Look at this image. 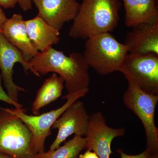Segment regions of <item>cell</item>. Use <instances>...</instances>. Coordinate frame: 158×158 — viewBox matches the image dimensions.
<instances>
[{
  "mask_svg": "<svg viewBox=\"0 0 158 158\" xmlns=\"http://www.w3.org/2000/svg\"><path fill=\"white\" fill-rule=\"evenodd\" d=\"M29 62L36 76L40 77L52 72L64 79L68 93L62 99L79 90L89 88L90 67L83 54L73 52L67 56L52 47L44 52H38Z\"/></svg>",
  "mask_w": 158,
  "mask_h": 158,
  "instance_id": "1",
  "label": "cell"
},
{
  "mask_svg": "<svg viewBox=\"0 0 158 158\" xmlns=\"http://www.w3.org/2000/svg\"><path fill=\"white\" fill-rule=\"evenodd\" d=\"M121 7L119 0H83L69 36L87 40L113 32L118 25Z\"/></svg>",
  "mask_w": 158,
  "mask_h": 158,
  "instance_id": "2",
  "label": "cell"
},
{
  "mask_svg": "<svg viewBox=\"0 0 158 158\" xmlns=\"http://www.w3.org/2000/svg\"><path fill=\"white\" fill-rule=\"evenodd\" d=\"M128 53L127 46L105 33L86 40L83 56L89 67L105 76L118 71Z\"/></svg>",
  "mask_w": 158,
  "mask_h": 158,
  "instance_id": "3",
  "label": "cell"
},
{
  "mask_svg": "<svg viewBox=\"0 0 158 158\" xmlns=\"http://www.w3.org/2000/svg\"><path fill=\"white\" fill-rule=\"evenodd\" d=\"M158 101V95L146 93L130 83L123 95V103L138 116L144 126L146 149L152 158H158V128L155 122Z\"/></svg>",
  "mask_w": 158,
  "mask_h": 158,
  "instance_id": "4",
  "label": "cell"
},
{
  "mask_svg": "<svg viewBox=\"0 0 158 158\" xmlns=\"http://www.w3.org/2000/svg\"><path fill=\"white\" fill-rule=\"evenodd\" d=\"M31 131L8 108L0 107V152L13 158H35Z\"/></svg>",
  "mask_w": 158,
  "mask_h": 158,
  "instance_id": "5",
  "label": "cell"
},
{
  "mask_svg": "<svg viewBox=\"0 0 158 158\" xmlns=\"http://www.w3.org/2000/svg\"><path fill=\"white\" fill-rule=\"evenodd\" d=\"M89 91V88L79 90L65 98L67 101L60 108L37 116L27 115L23 108H8L9 112L19 117L31 131V149L35 155L45 152V141L52 135L51 128L55 121L73 103L85 96Z\"/></svg>",
  "mask_w": 158,
  "mask_h": 158,
  "instance_id": "6",
  "label": "cell"
},
{
  "mask_svg": "<svg viewBox=\"0 0 158 158\" xmlns=\"http://www.w3.org/2000/svg\"><path fill=\"white\" fill-rule=\"evenodd\" d=\"M128 83L149 94L158 95V55L127 54L118 68Z\"/></svg>",
  "mask_w": 158,
  "mask_h": 158,
  "instance_id": "7",
  "label": "cell"
},
{
  "mask_svg": "<svg viewBox=\"0 0 158 158\" xmlns=\"http://www.w3.org/2000/svg\"><path fill=\"white\" fill-rule=\"evenodd\" d=\"M125 133L124 128L108 126L101 112L92 113L89 115V125L85 135L86 148L93 151L99 158H110L113 139L124 135Z\"/></svg>",
  "mask_w": 158,
  "mask_h": 158,
  "instance_id": "8",
  "label": "cell"
},
{
  "mask_svg": "<svg viewBox=\"0 0 158 158\" xmlns=\"http://www.w3.org/2000/svg\"><path fill=\"white\" fill-rule=\"evenodd\" d=\"M89 115L83 102L77 100L69 106L55 121L52 129H58L56 138L50 147L54 150L69 136H85L89 125Z\"/></svg>",
  "mask_w": 158,
  "mask_h": 158,
  "instance_id": "9",
  "label": "cell"
},
{
  "mask_svg": "<svg viewBox=\"0 0 158 158\" xmlns=\"http://www.w3.org/2000/svg\"><path fill=\"white\" fill-rule=\"evenodd\" d=\"M18 63L22 65L26 74L30 70L34 74L31 63L26 61L20 51L9 43L0 33V70L2 81L9 97L19 103V92H25L26 90L16 85L13 81V68Z\"/></svg>",
  "mask_w": 158,
  "mask_h": 158,
  "instance_id": "10",
  "label": "cell"
},
{
  "mask_svg": "<svg viewBox=\"0 0 158 158\" xmlns=\"http://www.w3.org/2000/svg\"><path fill=\"white\" fill-rule=\"evenodd\" d=\"M33 2L38 9L37 15L59 31L65 23L73 20L80 7L77 0H32Z\"/></svg>",
  "mask_w": 158,
  "mask_h": 158,
  "instance_id": "11",
  "label": "cell"
},
{
  "mask_svg": "<svg viewBox=\"0 0 158 158\" xmlns=\"http://www.w3.org/2000/svg\"><path fill=\"white\" fill-rule=\"evenodd\" d=\"M132 28L123 44L127 46L129 53L158 55V20L141 23Z\"/></svg>",
  "mask_w": 158,
  "mask_h": 158,
  "instance_id": "12",
  "label": "cell"
},
{
  "mask_svg": "<svg viewBox=\"0 0 158 158\" xmlns=\"http://www.w3.org/2000/svg\"><path fill=\"white\" fill-rule=\"evenodd\" d=\"M2 34L9 43L17 48L27 62L38 52L29 38L25 20L20 14H15L6 21L2 29Z\"/></svg>",
  "mask_w": 158,
  "mask_h": 158,
  "instance_id": "13",
  "label": "cell"
},
{
  "mask_svg": "<svg viewBox=\"0 0 158 158\" xmlns=\"http://www.w3.org/2000/svg\"><path fill=\"white\" fill-rule=\"evenodd\" d=\"M25 23L29 38L38 52H44L60 41L59 29L49 24L38 15L25 20Z\"/></svg>",
  "mask_w": 158,
  "mask_h": 158,
  "instance_id": "14",
  "label": "cell"
},
{
  "mask_svg": "<svg viewBox=\"0 0 158 158\" xmlns=\"http://www.w3.org/2000/svg\"><path fill=\"white\" fill-rule=\"evenodd\" d=\"M125 10V24L133 27L158 20L156 0H123Z\"/></svg>",
  "mask_w": 158,
  "mask_h": 158,
  "instance_id": "15",
  "label": "cell"
},
{
  "mask_svg": "<svg viewBox=\"0 0 158 158\" xmlns=\"http://www.w3.org/2000/svg\"><path fill=\"white\" fill-rule=\"evenodd\" d=\"M64 82L62 77L55 73L45 80L37 91L32 104L31 112L33 115H39L41 108L56 101L62 96Z\"/></svg>",
  "mask_w": 158,
  "mask_h": 158,
  "instance_id": "16",
  "label": "cell"
},
{
  "mask_svg": "<svg viewBox=\"0 0 158 158\" xmlns=\"http://www.w3.org/2000/svg\"><path fill=\"white\" fill-rule=\"evenodd\" d=\"M86 147L85 138L75 135L63 146L54 150L37 154L35 158H79L80 153Z\"/></svg>",
  "mask_w": 158,
  "mask_h": 158,
  "instance_id": "17",
  "label": "cell"
},
{
  "mask_svg": "<svg viewBox=\"0 0 158 158\" xmlns=\"http://www.w3.org/2000/svg\"><path fill=\"white\" fill-rule=\"evenodd\" d=\"M2 75L0 73V101L5 102L9 105H12L16 109L23 108L22 105L20 104L19 102H16L9 97L7 93L3 89L2 86Z\"/></svg>",
  "mask_w": 158,
  "mask_h": 158,
  "instance_id": "18",
  "label": "cell"
},
{
  "mask_svg": "<svg viewBox=\"0 0 158 158\" xmlns=\"http://www.w3.org/2000/svg\"><path fill=\"white\" fill-rule=\"evenodd\" d=\"M117 152L120 154L121 158H152L146 149L143 152L136 155L127 154L123 152V150L121 149H117Z\"/></svg>",
  "mask_w": 158,
  "mask_h": 158,
  "instance_id": "19",
  "label": "cell"
},
{
  "mask_svg": "<svg viewBox=\"0 0 158 158\" xmlns=\"http://www.w3.org/2000/svg\"><path fill=\"white\" fill-rule=\"evenodd\" d=\"M20 8L24 11L31 10L32 8V0H18Z\"/></svg>",
  "mask_w": 158,
  "mask_h": 158,
  "instance_id": "20",
  "label": "cell"
},
{
  "mask_svg": "<svg viewBox=\"0 0 158 158\" xmlns=\"http://www.w3.org/2000/svg\"><path fill=\"white\" fill-rule=\"evenodd\" d=\"M18 0H0V6L4 9L14 8L18 3Z\"/></svg>",
  "mask_w": 158,
  "mask_h": 158,
  "instance_id": "21",
  "label": "cell"
},
{
  "mask_svg": "<svg viewBox=\"0 0 158 158\" xmlns=\"http://www.w3.org/2000/svg\"><path fill=\"white\" fill-rule=\"evenodd\" d=\"M7 19L8 18L6 17L5 11H3L2 7L0 6V33H2L3 26Z\"/></svg>",
  "mask_w": 158,
  "mask_h": 158,
  "instance_id": "22",
  "label": "cell"
},
{
  "mask_svg": "<svg viewBox=\"0 0 158 158\" xmlns=\"http://www.w3.org/2000/svg\"><path fill=\"white\" fill-rule=\"evenodd\" d=\"M79 158H99L97 155L94 152L87 150L83 154H80Z\"/></svg>",
  "mask_w": 158,
  "mask_h": 158,
  "instance_id": "23",
  "label": "cell"
},
{
  "mask_svg": "<svg viewBox=\"0 0 158 158\" xmlns=\"http://www.w3.org/2000/svg\"><path fill=\"white\" fill-rule=\"evenodd\" d=\"M0 158H13L10 156L4 153L0 152Z\"/></svg>",
  "mask_w": 158,
  "mask_h": 158,
  "instance_id": "24",
  "label": "cell"
}]
</instances>
